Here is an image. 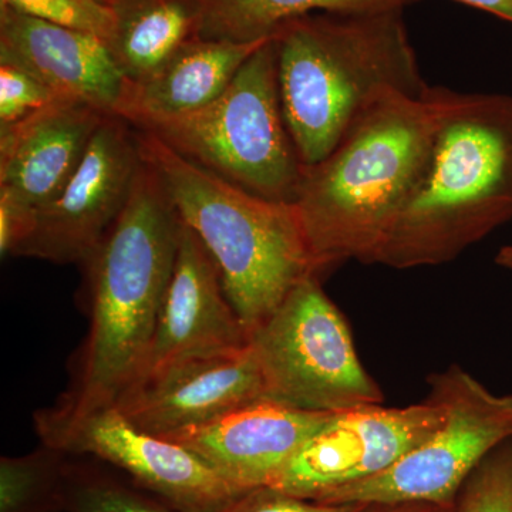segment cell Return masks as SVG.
<instances>
[{"instance_id": "1", "label": "cell", "mask_w": 512, "mask_h": 512, "mask_svg": "<svg viewBox=\"0 0 512 512\" xmlns=\"http://www.w3.org/2000/svg\"><path fill=\"white\" fill-rule=\"evenodd\" d=\"M443 104L444 87L383 93L305 167L293 204L318 275L352 259L372 264L423 177Z\"/></svg>"}, {"instance_id": "2", "label": "cell", "mask_w": 512, "mask_h": 512, "mask_svg": "<svg viewBox=\"0 0 512 512\" xmlns=\"http://www.w3.org/2000/svg\"><path fill=\"white\" fill-rule=\"evenodd\" d=\"M183 221L144 161L126 210L87 268L90 326L63 399L43 414L73 419L114 406L137 379L170 284Z\"/></svg>"}, {"instance_id": "3", "label": "cell", "mask_w": 512, "mask_h": 512, "mask_svg": "<svg viewBox=\"0 0 512 512\" xmlns=\"http://www.w3.org/2000/svg\"><path fill=\"white\" fill-rule=\"evenodd\" d=\"M512 220V96L444 89L429 163L372 265L448 264Z\"/></svg>"}, {"instance_id": "4", "label": "cell", "mask_w": 512, "mask_h": 512, "mask_svg": "<svg viewBox=\"0 0 512 512\" xmlns=\"http://www.w3.org/2000/svg\"><path fill=\"white\" fill-rule=\"evenodd\" d=\"M282 113L303 167L318 164L383 93L427 90L400 10L292 20L275 35Z\"/></svg>"}, {"instance_id": "5", "label": "cell", "mask_w": 512, "mask_h": 512, "mask_svg": "<svg viewBox=\"0 0 512 512\" xmlns=\"http://www.w3.org/2000/svg\"><path fill=\"white\" fill-rule=\"evenodd\" d=\"M141 156L181 221L210 252L229 302L249 333L295 286L319 276L293 202L265 200L175 153L137 130Z\"/></svg>"}, {"instance_id": "6", "label": "cell", "mask_w": 512, "mask_h": 512, "mask_svg": "<svg viewBox=\"0 0 512 512\" xmlns=\"http://www.w3.org/2000/svg\"><path fill=\"white\" fill-rule=\"evenodd\" d=\"M136 130L154 134L175 153L251 194L296 200L305 167L282 113L275 36L208 106Z\"/></svg>"}, {"instance_id": "7", "label": "cell", "mask_w": 512, "mask_h": 512, "mask_svg": "<svg viewBox=\"0 0 512 512\" xmlns=\"http://www.w3.org/2000/svg\"><path fill=\"white\" fill-rule=\"evenodd\" d=\"M266 399L309 412L379 406L384 394L357 356L352 332L322 286L309 276L251 333Z\"/></svg>"}, {"instance_id": "8", "label": "cell", "mask_w": 512, "mask_h": 512, "mask_svg": "<svg viewBox=\"0 0 512 512\" xmlns=\"http://www.w3.org/2000/svg\"><path fill=\"white\" fill-rule=\"evenodd\" d=\"M427 382L443 406L440 426L383 473L332 491L319 503L454 504L471 471L512 439V394L491 392L457 365Z\"/></svg>"}, {"instance_id": "9", "label": "cell", "mask_w": 512, "mask_h": 512, "mask_svg": "<svg viewBox=\"0 0 512 512\" xmlns=\"http://www.w3.org/2000/svg\"><path fill=\"white\" fill-rule=\"evenodd\" d=\"M43 444L69 456H93L177 512H222L244 491L194 451L137 429L117 407L73 419L36 414Z\"/></svg>"}, {"instance_id": "10", "label": "cell", "mask_w": 512, "mask_h": 512, "mask_svg": "<svg viewBox=\"0 0 512 512\" xmlns=\"http://www.w3.org/2000/svg\"><path fill=\"white\" fill-rule=\"evenodd\" d=\"M143 165L137 133L107 117L69 183L30 215L10 255L84 264L126 210Z\"/></svg>"}, {"instance_id": "11", "label": "cell", "mask_w": 512, "mask_h": 512, "mask_svg": "<svg viewBox=\"0 0 512 512\" xmlns=\"http://www.w3.org/2000/svg\"><path fill=\"white\" fill-rule=\"evenodd\" d=\"M443 417V406L430 393L406 407L379 404L333 414L299 448L272 488L320 501L392 467L420 446Z\"/></svg>"}, {"instance_id": "12", "label": "cell", "mask_w": 512, "mask_h": 512, "mask_svg": "<svg viewBox=\"0 0 512 512\" xmlns=\"http://www.w3.org/2000/svg\"><path fill=\"white\" fill-rule=\"evenodd\" d=\"M109 114L90 104L57 100L0 128V254L10 255L30 215L52 201L86 156Z\"/></svg>"}, {"instance_id": "13", "label": "cell", "mask_w": 512, "mask_h": 512, "mask_svg": "<svg viewBox=\"0 0 512 512\" xmlns=\"http://www.w3.org/2000/svg\"><path fill=\"white\" fill-rule=\"evenodd\" d=\"M262 399L264 377L249 343L171 360L134 380L114 407L137 429L168 440Z\"/></svg>"}, {"instance_id": "14", "label": "cell", "mask_w": 512, "mask_h": 512, "mask_svg": "<svg viewBox=\"0 0 512 512\" xmlns=\"http://www.w3.org/2000/svg\"><path fill=\"white\" fill-rule=\"evenodd\" d=\"M333 414L262 399L168 440L194 451L229 484L248 493L272 487Z\"/></svg>"}, {"instance_id": "15", "label": "cell", "mask_w": 512, "mask_h": 512, "mask_svg": "<svg viewBox=\"0 0 512 512\" xmlns=\"http://www.w3.org/2000/svg\"><path fill=\"white\" fill-rule=\"evenodd\" d=\"M0 64L19 67L62 100L116 116L126 77L101 37L0 9Z\"/></svg>"}, {"instance_id": "16", "label": "cell", "mask_w": 512, "mask_h": 512, "mask_svg": "<svg viewBox=\"0 0 512 512\" xmlns=\"http://www.w3.org/2000/svg\"><path fill=\"white\" fill-rule=\"evenodd\" d=\"M249 343L251 333L229 302L214 259L183 222L173 275L137 379L178 357Z\"/></svg>"}, {"instance_id": "17", "label": "cell", "mask_w": 512, "mask_h": 512, "mask_svg": "<svg viewBox=\"0 0 512 512\" xmlns=\"http://www.w3.org/2000/svg\"><path fill=\"white\" fill-rule=\"evenodd\" d=\"M271 39L237 43L192 37L156 72L126 83L116 117L143 128L208 106L227 90L242 64Z\"/></svg>"}, {"instance_id": "18", "label": "cell", "mask_w": 512, "mask_h": 512, "mask_svg": "<svg viewBox=\"0 0 512 512\" xmlns=\"http://www.w3.org/2000/svg\"><path fill=\"white\" fill-rule=\"evenodd\" d=\"M116 10L119 22L109 47L127 82L150 76L197 37L192 0H130Z\"/></svg>"}, {"instance_id": "19", "label": "cell", "mask_w": 512, "mask_h": 512, "mask_svg": "<svg viewBox=\"0 0 512 512\" xmlns=\"http://www.w3.org/2000/svg\"><path fill=\"white\" fill-rule=\"evenodd\" d=\"M197 37L252 43L313 12L370 13L402 10L416 0H192Z\"/></svg>"}, {"instance_id": "20", "label": "cell", "mask_w": 512, "mask_h": 512, "mask_svg": "<svg viewBox=\"0 0 512 512\" xmlns=\"http://www.w3.org/2000/svg\"><path fill=\"white\" fill-rule=\"evenodd\" d=\"M69 454L43 444L0 460V512H66Z\"/></svg>"}, {"instance_id": "21", "label": "cell", "mask_w": 512, "mask_h": 512, "mask_svg": "<svg viewBox=\"0 0 512 512\" xmlns=\"http://www.w3.org/2000/svg\"><path fill=\"white\" fill-rule=\"evenodd\" d=\"M66 512H177L133 481L109 471L69 461Z\"/></svg>"}, {"instance_id": "22", "label": "cell", "mask_w": 512, "mask_h": 512, "mask_svg": "<svg viewBox=\"0 0 512 512\" xmlns=\"http://www.w3.org/2000/svg\"><path fill=\"white\" fill-rule=\"evenodd\" d=\"M454 504L457 512H512V439L471 471Z\"/></svg>"}, {"instance_id": "23", "label": "cell", "mask_w": 512, "mask_h": 512, "mask_svg": "<svg viewBox=\"0 0 512 512\" xmlns=\"http://www.w3.org/2000/svg\"><path fill=\"white\" fill-rule=\"evenodd\" d=\"M2 8L83 30L110 43L116 35L117 10L101 0H0Z\"/></svg>"}, {"instance_id": "24", "label": "cell", "mask_w": 512, "mask_h": 512, "mask_svg": "<svg viewBox=\"0 0 512 512\" xmlns=\"http://www.w3.org/2000/svg\"><path fill=\"white\" fill-rule=\"evenodd\" d=\"M59 99L32 74L0 64V128L28 119Z\"/></svg>"}, {"instance_id": "25", "label": "cell", "mask_w": 512, "mask_h": 512, "mask_svg": "<svg viewBox=\"0 0 512 512\" xmlns=\"http://www.w3.org/2000/svg\"><path fill=\"white\" fill-rule=\"evenodd\" d=\"M369 505L319 503L264 487L242 494L222 512H366Z\"/></svg>"}, {"instance_id": "26", "label": "cell", "mask_w": 512, "mask_h": 512, "mask_svg": "<svg viewBox=\"0 0 512 512\" xmlns=\"http://www.w3.org/2000/svg\"><path fill=\"white\" fill-rule=\"evenodd\" d=\"M366 512H457V510L456 504L412 501V503L370 504Z\"/></svg>"}, {"instance_id": "27", "label": "cell", "mask_w": 512, "mask_h": 512, "mask_svg": "<svg viewBox=\"0 0 512 512\" xmlns=\"http://www.w3.org/2000/svg\"><path fill=\"white\" fill-rule=\"evenodd\" d=\"M512 23V0H457Z\"/></svg>"}, {"instance_id": "28", "label": "cell", "mask_w": 512, "mask_h": 512, "mask_svg": "<svg viewBox=\"0 0 512 512\" xmlns=\"http://www.w3.org/2000/svg\"><path fill=\"white\" fill-rule=\"evenodd\" d=\"M495 264L512 271V245L500 249V252L495 256Z\"/></svg>"}, {"instance_id": "29", "label": "cell", "mask_w": 512, "mask_h": 512, "mask_svg": "<svg viewBox=\"0 0 512 512\" xmlns=\"http://www.w3.org/2000/svg\"><path fill=\"white\" fill-rule=\"evenodd\" d=\"M101 2L106 3V5L116 9L119 8V6L124 5V3L130 2V0H101Z\"/></svg>"}]
</instances>
